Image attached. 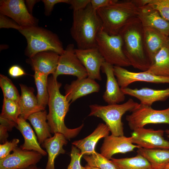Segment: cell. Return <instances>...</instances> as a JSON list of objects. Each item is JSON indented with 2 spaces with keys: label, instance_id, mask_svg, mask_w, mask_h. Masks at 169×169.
<instances>
[{
  "label": "cell",
  "instance_id": "obj_1",
  "mask_svg": "<svg viewBox=\"0 0 169 169\" xmlns=\"http://www.w3.org/2000/svg\"><path fill=\"white\" fill-rule=\"evenodd\" d=\"M61 85L62 84L53 76L48 79L49 112L47 117V122L51 133H61L67 140H70L79 134L84 125L82 124L78 127L72 129L66 126L64 120L69 110L70 103L65 95L60 93L59 89Z\"/></svg>",
  "mask_w": 169,
  "mask_h": 169
},
{
  "label": "cell",
  "instance_id": "obj_2",
  "mask_svg": "<svg viewBox=\"0 0 169 169\" xmlns=\"http://www.w3.org/2000/svg\"><path fill=\"white\" fill-rule=\"evenodd\" d=\"M119 34L123 52L131 65L142 71L148 70L151 63L144 46L143 26L138 17L125 25Z\"/></svg>",
  "mask_w": 169,
  "mask_h": 169
},
{
  "label": "cell",
  "instance_id": "obj_3",
  "mask_svg": "<svg viewBox=\"0 0 169 169\" xmlns=\"http://www.w3.org/2000/svg\"><path fill=\"white\" fill-rule=\"evenodd\" d=\"M102 29V21L90 3L84 9L73 11L70 34L77 49L96 47V37Z\"/></svg>",
  "mask_w": 169,
  "mask_h": 169
},
{
  "label": "cell",
  "instance_id": "obj_4",
  "mask_svg": "<svg viewBox=\"0 0 169 169\" xmlns=\"http://www.w3.org/2000/svg\"><path fill=\"white\" fill-rule=\"evenodd\" d=\"M138 7L134 0L119 1L96 10L102 23L103 30L116 35L129 22L137 17Z\"/></svg>",
  "mask_w": 169,
  "mask_h": 169
},
{
  "label": "cell",
  "instance_id": "obj_5",
  "mask_svg": "<svg viewBox=\"0 0 169 169\" xmlns=\"http://www.w3.org/2000/svg\"><path fill=\"white\" fill-rule=\"evenodd\" d=\"M19 31L26 38L27 46L25 54L31 58L36 54L52 51L59 55L64 51L62 44L57 35L36 26L23 28Z\"/></svg>",
  "mask_w": 169,
  "mask_h": 169
},
{
  "label": "cell",
  "instance_id": "obj_6",
  "mask_svg": "<svg viewBox=\"0 0 169 169\" xmlns=\"http://www.w3.org/2000/svg\"><path fill=\"white\" fill-rule=\"evenodd\" d=\"M139 104L132 99L121 104L101 105L98 104L89 106L90 112L88 116L101 119L109 127L111 135L116 136L124 135L123 115L127 111L132 112Z\"/></svg>",
  "mask_w": 169,
  "mask_h": 169
},
{
  "label": "cell",
  "instance_id": "obj_7",
  "mask_svg": "<svg viewBox=\"0 0 169 169\" xmlns=\"http://www.w3.org/2000/svg\"><path fill=\"white\" fill-rule=\"evenodd\" d=\"M96 41L97 47L106 63L122 67L131 66L123 52L119 34L110 35L102 29L98 33Z\"/></svg>",
  "mask_w": 169,
  "mask_h": 169
},
{
  "label": "cell",
  "instance_id": "obj_8",
  "mask_svg": "<svg viewBox=\"0 0 169 169\" xmlns=\"http://www.w3.org/2000/svg\"><path fill=\"white\" fill-rule=\"evenodd\" d=\"M131 112L126 116V120L133 131L150 124L169 125V107L164 110H156L140 103Z\"/></svg>",
  "mask_w": 169,
  "mask_h": 169
},
{
  "label": "cell",
  "instance_id": "obj_9",
  "mask_svg": "<svg viewBox=\"0 0 169 169\" xmlns=\"http://www.w3.org/2000/svg\"><path fill=\"white\" fill-rule=\"evenodd\" d=\"M74 45L68 44L64 53L59 56L57 67L52 76L55 78L60 75H69L78 79L88 77L87 72L75 52Z\"/></svg>",
  "mask_w": 169,
  "mask_h": 169
},
{
  "label": "cell",
  "instance_id": "obj_10",
  "mask_svg": "<svg viewBox=\"0 0 169 169\" xmlns=\"http://www.w3.org/2000/svg\"><path fill=\"white\" fill-rule=\"evenodd\" d=\"M0 12L12 18L23 28L36 26V20L29 12L24 0H0Z\"/></svg>",
  "mask_w": 169,
  "mask_h": 169
},
{
  "label": "cell",
  "instance_id": "obj_11",
  "mask_svg": "<svg viewBox=\"0 0 169 169\" xmlns=\"http://www.w3.org/2000/svg\"><path fill=\"white\" fill-rule=\"evenodd\" d=\"M164 132L162 130L139 128L132 133V142L146 149H169V141L163 137Z\"/></svg>",
  "mask_w": 169,
  "mask_h": 169
},
{
  "label": "cell",
  "instance_id": "obj_12",
  "mask_svg": "<svg viewBox=\"0 0 169 169\" xmlns=\"http://www.w3.org/2000/svg\"><path fill=\"white\" fill-rule=\"evenodd\" d=\"M42 156L37 151L23 150L17 146L12 153L0 159V169H23L36 165Z\"/></svg>",
  "mask_w": 169,
  "mask_h": 169
},
{
  "label": "cell",
  "instance_id": "obj_13",
  "mask_svg": "<svg viewBox=\"0 0 169 169\" xmlns=\"http://www.w3.org/2000/svg\"><path fill=\"white\" fill-rule=\"evenodd\" d=\"M114 73L121 89L127 87L131 83L137 81L157 84L169 83V77L155 75L146 71L134 72L123 67L114 66Z\"/></svg>",
  "mask_w": 169,
  "mask_h": 169
},
{
  "label": "cell",
  "instance_id": "obj_14",
  "mask_svg": "<svg viewBox=\"0 0 169 169\" xmlns=\"http://www.w3.org/2000/svg\"><path fill=\"white\" fill-rule=\"evenodd\" d=\"M76 54L85 67L88 77L93 80H101L100 69L105 62L98 48L86 49H75Z\"/></svg>",
  "mask_w": 169,
  "mask_h": 169
},
{
  "label": "cell",
  "instance_id": "obj_15",
  "mask_svg": "<svg viewBox=\"0 0 169 169\" xmlns=\"http://www.w3.org/2000/svg\"><path fill=\"white\" fill-rule=\"evenodd\" d=\"M132 137L116 136L111 135L104 138L100 149V154L109 160L117 153H125L132 151L140 147L132 142Z\"/></svg>",
  "mask_w": 169,
  "mask_h": 169
},
{
  "label": "cell",
  "instance_id": "obj_16",
  "mask_svg": "<svg viewBox=\"0 0 169 169\" xmlns=\"http://www.w3.org/2000/svg\"><path fill=\"white\" fill-rule=\"evenodd\" d=\"M66 99L71 103L79 98L91 93L98 92L100 85L95 80L87 77L72 81L64 87Z\"/></svg>",
  "mask_w": 169,
  "mask_h": 169
},
{
  "label": "cell",
  "instance_id": "obj_17",
  "mask_svg": "<svg viewBox=\"0 0 169 169\" xmlns=\"http://www.w3.org/2000/svg\"><path fill=\"white\" fill-rule=\"evenodd\" d=\"M114 66L104 62L101 68L106 76V90L103 95L104 101L108 105L118 104L124 101L125 95L121 90L113 70Z\"/></svg>",
  "mask_w": 169,
  "mask_h": 169
},
{
  "label": "cell",
  "instance_id": "obj_18",
  "mask_svg": "<svg viewBox=\"0 0 169 169\" xmlns=\"http://www.w3.org/2000/svg\"><path fill=\"white\" fill-rule=\"evenodd\" d=\"M137 17L143 27L155 29L167 36L169 35V22L148 4L138 8Z\"/></svg>",
  "mask_w": 169,
  "mask_h": 169
},
{
  "label": "cell",
  "instance_id": "obj_19",
  "mask_svg": "<svg viewBox=\"0 0 169 169\" xmlns=\"http://www.w3.org/2000/svg\"><path fill=\"white\" fill-rule=\"evenodd\" d=\"M121 90L125 95L135 97L140 101V104L148 106L156 101H164L169 97V88L158 90L147 87L140 89L126 87Z\"/></svg>",
  "mask_w": 169,
  "mask_h": 169
},
{
  "label": "cell",
  "instance_id": "obj_20",
  "mask_svg": "<svg viewBox=\"0 0 169 169\" xmlns=\"http://www.w3.org/2000/svg\"><path fill=\"white\" fill-rule=\"evenodd\" d=\"M60 55L50 51L39 53L30 58V64L34 72L48 76L53 75L57 69Z\"/></svg>",
  "mask_w": 169,
  "mask_h": 169
},
{
  "label": "cell",
  "instance_id": "obj_21",
  "mask_svg": "<svg viewBox=\"0 0 169 169\" xmlns=\"http://www.w3.org/2000/svg\"><path fill=\"white\" fill-rule=\"evenodd\" d=\"M110 130L104 123H100L92 133L83 139L75 141L72 143L80 151L83 155H90L96 152L95 147L99 141L109 135Z\"/></svg>",
  "mask_w": 169,
  "mask_h": 169
},
{
  "label": "cell",
  "instance_id": "obj_22",
  "mask_svg": "<svg viewBox=\"0 0 169 169\" xmlns=\"http://www.w3.org/2000/svg\"><path fill=\"white\" fill-rule=\"evenodd\" d=\"M143 28L144 46L151 63L157 53L164 46L169 44V38L153 28Z\"/></svg>",
  "mask_w": 169,
  "mask_h": 169
},
{
  "label": "cell",
  "instance_id": "obj_23",
  "mask_svg": "<svg viewBox=\"0 0 169 169\" xmlns=\"http://www.w3.org/2000/svg\"><path fill=\"white\" fill-rule=\"evenodd\" d=\"M19 85L21 90L18 102L20 111V116L26 120L32 114L45 110V108L38 104L32 88L22 84Z\"/></svg>",
  "mask_w": 169,
  "mask_h": 169
},
{
  "label": "cell",
  "instance_id": "obj_24",
  "mask_svg": "<svg viewBox=\"0 0 169 169\" xmlns=\"http://www.w3.org/2000/svg\"><path fill=\"white\" fill-rule=\"evenodd\" d=\"M54 136L46 139L42 144L48 154V160L45 169H55L54 161L60 154H64L65 151L63 148L68 141L63 134L57 132Z\"/></svg>",
  "mask_w": 169,
  "mask_h": 169
},
{
  "label": "cell",
  "instance_id": "obj_25",
  "mask_svg": "<svg viewBox=\"0 0 169 169\" xmlns=\"http://www.w3.org/2000/svg\"><path fill=\"white\" fill-rule=\"evenodd\" d=\"M16 128L22 134L24 142L20 147L22 149L37 151L43 156L47 155V152L40 145L37 137L30 124L20 116L18 120Z\"/></svg>",
  "mask_w": 169,
  "mask_h": 169
},
{
  "label": "cell",
  "instance_id": "obj_26",
  "mask_svg": "<svg viewBox=\"0 0 169 169\" xmlns=\"http://www.w3.org/2000/svg\"><path fill=\"white\" fill-rule=\"evenodd\" d=\"M137 152L149 162L153 169H164L169 162V149L140 148Z\"/></svg>",
  "mask_w": 169,
  "mask_h": 169
},
{
  "label": "cell",
  "instance_id": "obj_27",
  "mask_svg": "<svg viewBox=\"0 0 169 169\" xmlns=\"http://www.w3.org/2000/svg\"><path fill=\"white\" fill-rule=\"evenodd\" d=\"M146 71L156 76L169 77V44L157 53L149 68Z\"/></svg>",
  "mask_w": 169,
  "mask_h": 169
},
{
  "label": "cell",
  "instance_id": "obj_28",
  "mask_svg": "<svg viewBox=\"0 0 169 169\" xmlns=\"http://www.w3.org/2000/svg\"><path fill=\"white\" fill-rule=\"evenodd\" d=\"M47 115L45 110L41 111L32 114L28 119L35 131L40 144L52 137L50 127L46 122Z\"/></svg>",
  "mask_w": 169,
  "mask_h": 169
},
{
  "label": "cell",
  "instance_id": "obj_29",
  "mask_svg": "<svg viewBox=\"0 0 169 169\" xmlns=\"http://www.w3.org/2000/svg\"><path fill=\"white\" fill-rule=\"evenodd\" d=\"M117 169H149V162L141 155L137 154L135 156L110 159Z\"/></svg>",
  "mask_w": 169,
  "mask_h": 169
},
{
  "label": "cell",
  "instance_id": "obj_30",
  "mask_svg": "<svg viewBox=\"0 0 169 169\" xmlns=\"http://www.w3.org/2000/svg\"><path fill=\"white\" fill-rule=\"evenodd\" d=\"M48 76L41 73L34 72V77L37 90L36 97L38 104L44 108L48 104L49 99Z\"/></svg>",
  "mask_w": 169,
  "mask_h": 169
},
{
  "label": "cell",
  "instance_id": "obj_31",
  "mask_svg": "<svg viewBox=\"0 0 169 169\" xmlns=\"http://www.w3.org/2000/svg\"><path fill=\"white\" fill-rule=\"evenodd\" d=\"M20 108L18 103L4 98L0 117L17 124L20 115Z\"/></svg>",
  "mask_w": 169,
  "mask_h": 169
},
{
  "label": "cell",
  "instance_id": "obj_32",
  "mask_svg": "<svg viewBox=\"0 0 169 169\" xmlns=\"http://www.w3.org/2000/svg\"><path fill=\"white\" fill-rule=\"evenodd\" d=\"M83 156L87 164L90 166L100 169H117L111 160L96 152L91 155Z\"/></svg>",
  "mask_w": 169,
  "mask_h": 169
},
{
  "label": "cell",
  "instance_id": "obj_33",
  "mask_svg": "<svg viewBox=\"0 0 169 169\" xmlns=\"http://www.w3.org/2000/svg\"><path fill=\"white\" fill-rule=\"evenodd\" d=\"M0 86L4 98L18 103L20 95L17 89L10 79L2 74L0 75Z\"/></svg>",
  "mask_w": 169,
  "mask_h": 169
},
{
  "label": "cell",
  "instance_id": "obj_34",
  "mask_svg": "<svg viewBox=\"0 0 169 169\" xmlns=\"http://www.w3.org/2000/svg\"><path fill=\"white\" fill-rule=\"evenodd\" d=\"M148 4L157 10L161 17L169 22V0H146Z\"/></svg>",
  "mask_w": 169,
  "mask_h": 169
},
{
  "label": "cell",
  "instance_id": "obj_35",
  "mask_svg": "<svg viewBox=\"0 0 169 169\" xmlns=\"http://www.w3.org/2000/svg\"><path fill=\"white\" fill-rule=\"evenodd\" d=\"M0 142L3 144L7 141L8 137V131H12L16 127L17 124L7 119L0 117Z\"/></svg>",
  "mask_w": 169,
  "mask_h": 169
},
{
  "label": "cell",
  "instance_id": "obj_36",
  "mask_svg": "<svg viewBox=\"0 0 169 169\" xmlns=\"http://www.w3.org/2000/svg\"><path fill=\"white\" fill-rule=\"evenodd\" d=\"M83 156L80 150L72 145L70 154L71 160L67 169H81L80 160Z\"/></svg>",
  "mask_w": 169,
  "mask_h": 169
},
{
  "label": "cell",
  "instance_id": "obj_37",
  "mask_svg": "<svg viewBox=\"0 0 169 169\" xmlns=\"http://www.w3.org/2000/svg\"><path fill=\"white\" fill-rule=\"evenodd\" d=\"M19 140L17 138L13 139L12 141H7L0 145V159L5 158L10 154V152L17 147Z\"/></svg>",
  "mask_w": 169,
  "mask_h": 169
},
{
  "label": "cell",
  "instance_id": "obj_38",
  "mask_svg": "<svg viewBox=\"0 0 169 169\" xmlns=\"http://www.w3.org/2000/svg\"><path fill=\"white\" fill-rule=\"evenodd\" d=\"M0 28H11L19 31L23 29L16 22L6 17L5 15L0 14Z\"/></svg>",
  "mask_w": 169,
  "mask_h": 169
},
{
  "label": "cell",
  "instance_id": "obj_39",
  "mask_svg": "<svg viewBox=\"0 0 169 169\" xmlns=\"http://www.w3.org/2000/svg\"><path fill=\"white\" fill-rule=\"evenodd\" d=\"M45 7V13L49 15L52 11L54 6L59 3H64L69 4L70 0H43Z\"/></svg>",
  "mask_w": 169,
  "mask_h": 169
},
{
  "label": "cell",
  "instance_id": "obj_40",
  "mask_svg": "<svg viewBox=\"0 0 169 169\" xmlns=\"http://www.w3.org/2000/svg\"><path fill=\"white\" fill-rule=\"evenodd\" d=\"M90 2V0H70L69 4L73 11H77L85 8Z\"/></svg>",
  "mask_w": 169,
  "mask_h": 169
},
{
  "label": "cell",
  "instance_id": "obj_41",
  "mask_svg": "<svg viewBox=\"0 0 169 169\" xmlns=\"http://www.w3.org/2000/svg\"><path fill=\"white\" fill-rule=\"evenodd\" d=\"M118 0H90V3L95 10L110 5L116 2Z\"/></svg>",
  "mask_w": 169,
  "mask_h": 169
},
{
  "label": "cell",
  "instance_id": "obj_42",
  "mask_svg": "<svg viewBox=\"0 0 169 169\" xmlns=\"http://www.w3.org/2000/svg\"><path fill=\"white\" fill-rule=\"evenodd\" d=\"M8 74L13 78L19 77L26 74L23 69L21 67L17 65L12 66L9 68Z\"/></svg>",
  "mask_w": 169,
  "mask_h": 169
},
{
  "label": "cell",
  "instance_id": "obj_43",
  "mask_svg": "<svg viewBox=\"0 0 169 169\" xmlns=\"http://www.w3.org/2000/svg\"><path fill=\"white\" fill-rule=\"evenodd\" d=\"M39 1L36 0H27L26 1L28 9L31 14L32 13V10L35 4Z\"/></svg>",
  "mask_w": 169,
  "mask_h": 169
},
{
  "label": "cell",
  "instance_id": "obj_44",
  "mask_svg": "<svg viewBox=\"0 0 169 169\" xmlns=\"http://www.w3.org/2000/svg\"><path fill=\"white\" fill-rule=\"evenodd\" d=\"M23 169H42L38 167L36 165H33L29 166V167Z\"/></svg>",
  "mask_w": 169,
  "mask_h": 169
},
{
  "label": "cell",
  "instance_id": "obj_45",
  "mask_svg": "<svg viewBox=\"0 0 169 169\" xmlns=\"http://www.w3.org/2000/svg\"><path fill=\"white\" fill-rule=\"evenodd\" d=\"M81 169H90V166L87 164L84 167L82 166Z\"/></svg>",
  "mask_w": 169,
  "mask_h": 169
},
{
  "label": "cell",
  "instance_id": "obj_46",
  "mask_svg": "<svg viewBox=\"0 0 169 169\" xmlns=\"http://www.w3.org/2000/svg\"><path fill=\"white\" fill-rule=\"evenodd\" d=\"M165 132H166L167 135V137L169 138V130L168 129H167L166 130V131H165Z\"/></svg>",
  "mask_w": 169,
  "mask_h": 169
},
{
  "label": "cell",
  "instance_id": "obj_47",
  "mask_svg": "<svg viewBox=\"0 0 169 169\" xmlns=\"http://www.w3.org/2000/svg\"><path fill=\"white\" fill-rule=\"evenodd\" d=\"M164 169H169V162L166 165Z\"/></svg>",
  "mask_w": 169,
  "mask_h": 169
},
{
  "label": "cell",
  "instance_id": "obj_48",
  "mask_svg": "<svg viewBox=\"0 0 169 169\" xmlns=\"http://www.w3.org/2000/svg\"><path fill=\"white\" fill-rule=\"evenodd\" d=\"M90 169H100L99 168L95 167H93L90 166Z\"/></svg>",
  "mask_w": 169,
  "mask_h": 169
},
{
  "label": "cell",
  "instance_id": "obj_49",
  "mask_svg": "<svg viewBox=\"0 0 169 169\" xmlns=\"http://www.w3.org/2000/svg\"><path fill=\"white\" fill-rule=\"evenodd\" d=\"M149 169H153L152 168V167H151Z\"/></svg>",
  "mask_w": 169,
  "mask_h": 169
}]
</instances>
